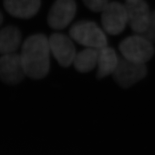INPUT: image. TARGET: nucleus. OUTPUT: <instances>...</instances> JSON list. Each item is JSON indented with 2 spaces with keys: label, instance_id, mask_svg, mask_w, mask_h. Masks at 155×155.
Here are the masks:
<instances>
[{
  "label": "nucleus",
  "instance_id": "1",
  "mask_svg": "<svg viewBox=\"0 0 155 155\" xmlns=\"http://www.w3.org/2000/svg\"><path fill=\"white\" fill-rule=\"evenodd\" d=\"M50 54L49 38L44 34L27 38L19 54L27 76L35 80L45 77L50 71Z\"/></svg>",
  "mask_w": 155,
  "mask_h": 155
},
{
  "label": "nucleus",
  "instance_id": "2",
  "mask_svg": "<svg viewBox=\"0 0 155 155\" xmlns=\"http://www.w3.org/2000/svg\"><path fill=\"white\" fill-rule=\"evenodd\" d=\"M69 34L75 42L86 48L99 50L108 45L104 30L92 21L77 22L70 29Z\"/></svg>",
  "mask_w": 155,
  "mask_h": 155
},
{
  "label": "nucleus",
  "instance_id": "3",
  "mask_svg": "<svg viewBox=\"0 0 155 155\" xmlns=\"http://www.w3.org/2000/svg\"><path fill=\"white\" fill-rule=\"evenodd\" d=\"M119 49L123 58L139 63L145 64L154 55L153 42L139 34L124 39L120 42Z\"/></svg>",
  "mask_w": 155,
  "mask_h": 155
},
{
  "label": "nucleus",
  "instance_id": "4",
  "mask_svg": "<svg viewBox=\"0 0 155 155\" xmlns=\"http://www.w3.org/2000/svg\"><path fill=\"white\" fill-rule=\"evenodd\" d=\"M128 24V15L125 4L119 2H109L101 12V25L106 33L118 35Z\"/></svg>",
  "mask_w": 155,
  "mask_h": 155
},
{
  "label": "nucleus",
  "instance_id": "5",
  "mask_svg": "<svg viewBox=\"0 0 155 155\" xmlns=\"http://www.w3.org/2000/svg\"><path fill=\"white\" fill-rule=\"evenodd\" d=\"M147 73L145 64L136 63L122 58L119 59V64L112 76L119 86L127 88L142 80Z\"/></svg>",
  "mask_w": 155,
  "mask_h": 155
},
{
  "label": "nucleus",
  "instance_id": "6",
  "mask_svg": "<svg viewBox=\"0 0 155 155\" xmlns=\"http://www.w3.org/2000/svg\"><path fill=\"white\" fill-rule=\"evenodd\" d=\"M70 36L62 33H53L49 37L51 54L61 66L67 68L73 63L76 49Z\"/></svg>",
  "mask_w": 155,
  "mask_h": 155
},
{
  "label": "nucleus",
  "instance_id": "7",
  "mask_svg": "<svg viewBox=\"0 0 155 155\" xmlns=\"http://www.w3.org/2000/svg\"><path fill=\"white\" fill-rule=\"evenodd\" d=\"M76 10L75 0H55L48 13V25L56 30L65 29L73 21Z\"/></svg>",
  "mask_w": 155,
  "mask_h": 155
},
{
  "label": "nucleus",
  "instance_id": "8",
  "mask_svg": "<svg viewBox=\"0 0 155 155\" xmlns=\"http://www.w3.org/2000/svg\"><path fill=\"white\" fill-rule=\"evenodd\" d=\"M128 24L135 34L142 35L148 28L151 13L150 7L144 0L126 1Z\"/></svg>",
  "mask_w": 155,
  "mask_h": 155
},
{
  "label": "nucleus",
  "instance_id": "9",
  "mask_svg": "<svg viewBox=\"0 0 155 155\" xmlns=\"http://www.w3.org/2000/svg\"><path fill=\"white\" fill-rule=\"evenodd\" d=\"M26 73L19 54L16 53L0 56V79L9 85L20 83Z\"/></svg>",
  "mask_w": 155,
  "mask_h": 155
},
{
  "label": "nucleus",
  "instance_id": "10",
  "mask_svg": "<svg viewBox=\"0 0 155 155\" xmlns=\"http://www.w3.org/2000/svg\"><path fill=\"white\" fill-rule=\"evenodd\" d=\"M4 7L12 16L21 19L34 17L41 6V0H4Z\"/></svg>",
  "mask_w": 155,
  "mask_h": 155
},
{
  "label": "nucleus",
  "instance_id": "11",
  "mask_svg": "<svg viewBox=\"0 0 155 155\" xmlns=\"http://www.w3.org/2000/svg\"><path fill=\"white\" fill-rule=\"evenodd\" d=\"M119 59L115 50L109 46L98 50L97 78L101 79L113 74L119 64Z\"/></svg>",
  "mask_w": 155,
  "mask_h": 155
},
{
  "label": "nucleus",
  "instance_id": "12",
  "mask_svg": "<svg viewBox=\"0 0 155 155\" xmlns=\"http://www.w3.org/2000/svg\"><path fill=\"white\" fill-rule=\"evenodd\" d=\"M22 40L19 30L16 27L7 26L0 30V55L14 53Z\"/></svg>",
  "mask_w": 155,
  "mask_h": 155
},
{
  "label": "nucleus",
  "instance_id": "13",
  "mask_svg": "<svg viewBox=\"0 0 155 155\" xmlns=\"http://www.w3.org/2000/svg\"><path fill=\"white\" fill-rule=\"evenodd\" d=\"M98 50L86 48L75 55L73 65L78 72L88 73L97 67Z\"/></svg>",
  "mask_w": 155,
  "mask_h": 155
},
{
  "label": "nucleus",
  "instance_id": "14",
  "mask_svg": "<svg viewBox=\"0 0 155 155\" xmlns=\"http://www.w3.org/2000/svg\"><path fill=\"white\" fill-rule=\"evenodd\" d=\"M87 8L94 12H101L109 3V0H83Z\"/></svg>",
  "mask_w": 155,
  "mask_h": 155
},
{
  "label": "nucleus",
  "instance_id": "15",
  "mask_svg": "<svg viewBox=\"0 0 155 155\" xmlns=\"http://www.w3.org/2000/svg\"><path fill=\"white\" fill-rule=\"evenodd\" d=\"M142 35L148 39L149 40H150L153 43L155 42V10L152 12V13H151L148 28L145 31L144 33L142 34Z\"/></svg>",
  "mask_w": 155,
  "mask_h": 155
},
{
  "label": "nucleus",
  "instance_id": "16",
  "mask_svg": "<svg viewBox=\"0 0 155 155\" xmlns=\"http://www.w3.org/2000/svg\"><path fill=\"white\" fill-rule=\"evenodd\" d=\"M2 22H3V15L2 14L1 12H0V25H2Z\"/></svg>",
  "mask_w": 155,
  "mask_h": 155
},
{
  "label": "nucleus",
  "instance_id": "17",
  "mask_svg": "<svg viewBox=\"0 0 155 155\" xmlns=\"http://www.w3.org/2000/svg\"><path fill=\"white\" fill-rule=\"evenodd\" d=\"M126 1H130V0H126Z\"/></svg>",
  "mask_w": 155,
  "mask_h": 155
}]
</instances>
